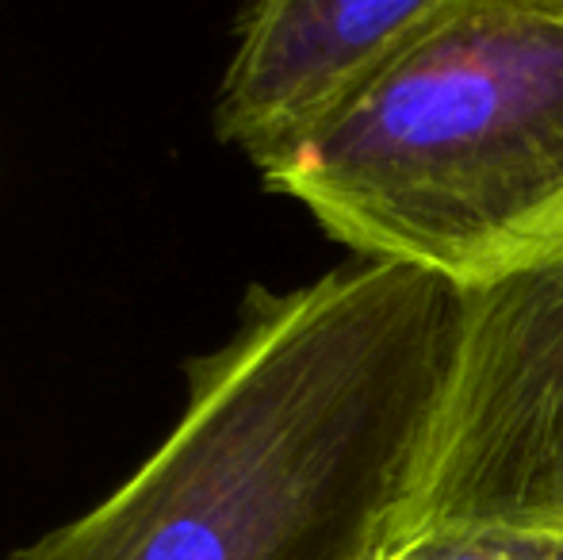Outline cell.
<instances>
[{
    "label": "cell",
    "instance_id": "cell-2",
    "mask_svg": "<svg viewBox=\"0 0 563 560\" xmlns=\"http://www.w3.org/2000/svg\"><path fill=\"white\" fill-rule=\"evenodd\" d=\"M257 169L364 262L495 277L563 234V0H467Z\"/></svg>",
    "mask_w": 563,
    "mask_h": 560
},
{
    "label": "cell",
    "instance_id": "cell-3",
    "mask_svg": "<svg viewBox=\"0 0 563 560\" xmlns=\"http://www.w3.org/2000/svg\"><path fill=\"white\" fill-rule=\"evenodd\" d=\"M464 292L456 388L402 541L464 523L563 526V234Z\"/></svg>",
    "mask_w": 563,
    "mask_h": 560
},
{
    "label": "cell",
    "instance_id": "cell-5",
    "mask_svg": "<svg viewBox=\"0 0 563 560\" xmlns=\"http://www.w3.org/2000/svg\"><path fill=\"white\" fill-rule=\"evenodd\" d=\"M384 560H563L560 523H464L422 530Z\"/></svg>",
    "mask_w": 563,
    "mask_h": 560
},
{
    "label": "cell",
    "instance_id": "cell-4",
    "mask_svg": "<svg viewBox=\"0 0 563 560\" xmlns=\"http://www.w3.org/2000/svg\"><path fill=\"white\" fill-rule=\"evenodd\" d=\"M467 0H253L216 105L253 165L334 112Z\"/></svg>",
    "mask_w": 563,
    "mask_h": 560
},
{
    "label": "cell",
    "instance_id": "cell-1",
    "mask_svg": "<svg viewBox=\"0 0 563 560\" xmlns=\"http://www.w3.org/2000/svg\"><path fill=\"white\" fill-rule=\"evenodd\" d=\"M464 284L402 262L253 292L169 438L8 560H384L430 480Z\"/></svg>",
    "mask_w": 563,
    "mask_h": 560
}]
</instances>
